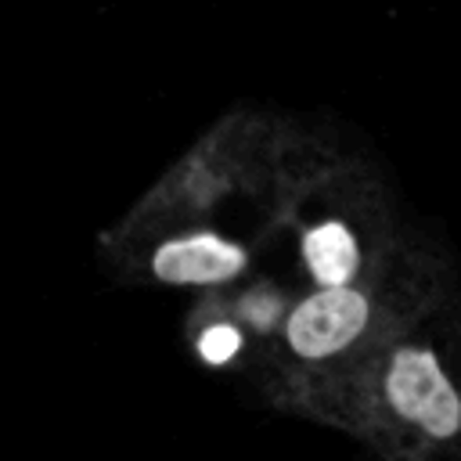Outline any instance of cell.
I'll use <instances>...</instances> for the list:
<instances>
[{"label":"cell","mask_w":461,"mask_h":461,"mask_svg":"<svg viewBox=\"0 0 461 461\" xmlns=\"http://www.w3.org/2000/svg\"><path fill=\"white\" fill-rule=\"evenodd\" d=\"M389 400L403 418H414L432 436H450L461 425V400L443 378L432 353L403 349L396 353L389 378H385Z\"/></svg>","instance_id":"obj_1"},{"label":"cell","mask_w":461,"mask_h":461,"mask_svg":"<svg viewBox=\"0 0 461 461\" xmlns=\"http://www.w3.org/2000/svg\"><path fill=\"white\" fill-rule=\"evenodd\" d=\"M238 346H241V339H238V331L227 328V324L205 328L202 339H198V353H202L209 364H223V360H230V357L238 353Z\"/></svg>","instance_id":"obj_5"},{"label":"cell","mask_w":461,"mask_h":461,"mask_svg":"<svg viewBox=\"0 0 461 461\" xmlns=\"http://www.w3.org/2000/svg\"><path fill=\"white\" fill-rule=\"evenodd\" d=\"M155 274L173 285H209L227 281L245 267V256L238 245L216 238V234H191L166 241L155 252Z\"/></svg>","instance_id":"obj_3"},{"label":"cell","mask_w":461,"mask_h":461,"mask_svg":"<svg viewBox=\"0 0 461 461\" xmlns=\"http://www.w3.org/2000/svg\"><path fill=\"white\" fill-rule=\"evenodd\" d=\"M306 263L324 288H342L357 270V241L342 223H321L303 238Z\"/></svg>","instance_id":"obj_4"},{"label":"cell","mask_w":461,"mask_h":461,"mask_svg":"<svg viewBox=\"0 0 461 461\" xmlns=\"http://www.w3.org/2000/svg\"><path fill=\"white\" fill-rule=\"evenodd\" d=\"M367 321V303L349 288H324L288 317V342L303 357H328L342 349Z\"/></svg>","instance_id":"obj_2"}]
</instances>
